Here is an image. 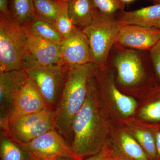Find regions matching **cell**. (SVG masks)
Segmentation results:
<instances>
[{
	"label": "cell",
	"mask_w": 160,
	"mask_h": 160,
	"mask_svg": "<svg viewBox=\"0 0 160 160\" xmlns=\"http://www.w3.org/2000/svg\"><path fill=\"white\" fill-rule=\"evenodd\" d=\"M94 78H90L86 101L72 124L71 148L80 160L97 154L108 144L109 128Z\"/></svg>",
	"instance_id": "1"
},
{
	"label": "cell",
	"mask_w": 160,
	"mask_h": 160,
	"mask_svg": "<svg viewBox=\"0 0 160 160\" xmlns=\"http://www.w3.org/2000/svg\"><path fill=\"white\" fill-rule=\"evenodd\" d=\"M96 66L93 63L69 66L60 92L54 111L55 129L71 146L73 120L86 101Z\"/></svg>",
	"instance_id": "2"
},
{
	"label": "cell",
	"mask_w": 160,
	"mask_h": 160,
	"mask_svg": "<svg viewBox=\"0 0 160 160\" xmlns=\"http://www.w3.org/2000/svg\"><path fill=\"white\" fill-rule=\"evenodd\" d=\"M30 55L25 29L11 15L0 13V72L22 70Z\"/></svg>",
	"instance_id": "3"
},
{
	"label": "cell",
	"mask_w": 160,
	"mask_h": 160,
	"mask_svg": "<svg viewBox=\"0 0 160 160\" xmlns=\"http://www.w3.org/2000/svg\"><path fill=\"white\" fill-rule=\"evenodd\" d=\"M69 66L66 64L43 66L30 55L26 59L23 70L34 83L49 110L54 112L60 92Z\"/></svg>",
	"instance_id": "4"
},
{
	"label": "cell",
	"mask_w": 160,
	"mask_h": 160,
	"mask_svg": "<svg viewBox=\"0 0 160 160\" xmlns=\"http://www.w3.org/2000/svg\"><path fill=\"white\" fill-rule=\"evenodd\" d=\"M54 112L48 109L25 115H11L0 123L1 131L19 143H27L55 129Z\"/></svg>",
	"instance_id": "5"
},
{
	"label": "cell",
	"mask_w": 160,
	"mask_h": 160,
	"mask_svg": "<svg viewBox=\"0 0 160 160\" xmlns=\"http://www.w3.org/2000/svg\"><path fill=\"white\" fill-rule=\"evenodd\" d=\"M121 26L114 17L104 15L96 9L91 24L82 30L88 39L94 64L98 67H103L106 63Z\"/></svg>",
	"instance_id": "6"
},
{
	"label": "cell",
	"mask_w": 160,
	"mask_h": 160,
	"mask_svg": "<svg viewBox=\"0 0 160 160\" xmlns=\"http://www.w3.org/2000/svg\"><path fill=\"white\" fill-rule=\"evenodd\" d=\"M18 143L36 159L55 160L61 157H69L80 160L72 151L71 146L55 129L47 132L29 142Z\"/></svg>",
	"instance_id": "7"
},
{
	"label": "cell",
	"mask_w": 160,
	"mask_h": 160,
	"mask_svg": "<svg viewBox=\"0 0 160 160\" xmlns=\"http://www.w3.org/2000/svg\"><path fill=\"white\" fill-rule=\"evenodd\" d=\"M29 78L23 69L0 72V123L12 114L18 93Z\"/></svg>",
	"instance_id": "8"
},
{
	"label": "cell",
	"mask_w": 160,
	"mask_h": 160,
	"mask_svg": "<svg viewBox=\"0 0 160 160\" xmlns=\"http://www.w3.org/2000/svg\"><path fill=\"white\" fill-rule=\"evenodd\" d=\"M160 40V28L121 25L116 43L140 50H149Z\"/></svg>",
	"instance_id": "9"
},
{
	"label": "cell",
	"mask_w": 160,
	"mask_h": 160,
	"mask_svg": "<svg viewBox=\"0 0 160 160\" xmlns=\"http://www.w3.org/2000/svg\"><path fill=\"white\" fill-rule=\"evenodd\" d=\"M63 63L68 66L94 62L88 39L82 30L76 29L61 44Z\"/></svg>",
	"instance_id": "10"
},
{
	"label": "cell",
	"mask_w": 160,
	"mask_h": 160,
	"mask_svg": "<svg viewBox=\"0 0 160 160\" xmlns=\"http://www.w3.org/2000/svg\"><path fill=\"white\" fill-rule=\"evenodd\" d=\"M118 82L123 86H135L142 80L143 63L140 56L133 50L120 51L114 60Z\"/></svg>",
	"instance_id": "11"
},
{
	"label": "cell",
	"mask_w": 160,
	"mask_h": 160,
	"mask_svg": "<svg viewBox=\"0 0 160 160\" xmlns=\"http://www.w3.org/2000/svg\"><path fill=\"white\" fill-rule=\"evenodd\" d=\"M24 29L28 37L29 53L38 63L43 66L64 64L61 44L40 38Z\"/></svg>",
	"instance_id": "12"
},
{
	"label": "cell",
	"mask_w": 160,
	"mask_h": 160,
	"mask_svg": "<svg viewBox=\"0 0 160 160\" xmlns=\"http://www.w3.org/2000/svg\"><path fill=\"white\" fill-rule=\"evenodd\" d=\"M46 109H48L42 94L34 83L28 79L18 93L11 115L31 114Z\"/></svg>",
	"instance_id": "13"
},
{
	"label": "cell",
	"mask_w": 160,
	"mask_h": 160,
	"mask_svg": "<svg viewBox=\"0 0 160 160\" xmlns=\"http://www.w3.org/2000/svg\"><path fill=\"white\" fill-rule=\"evenodd\" d=\"M113 156L121 160H150L133 136L127 132H120L111 146Z\"/></svg>",
	"instance_id": "14"
},
{
	"label": "cell",
	"mask_w": 160,
	"mask_h": 160,
	"mask_svg": "<svg viewBox=\"0 0 160 160\" xmlns=\"http://www.w3.org/2000/svg\"><path fill=\"white\" fill-rule=\"evenodd\" d=\"M121 25H132L160 28V4L118 12L117 18Z\"/></svg>",
	"instance_id": "15"
},
{
	"label": "cell",
	"mask_w": 160,
	"mask_h": 160,
	"mask_svg": "<svg viewBox=\"0 0 160 160\" xmlns=\"http://www.w3.org/2000/svg\"><path fill=\"white\" fill-rule=\"evenodd\" d=\"M68 3V11L72 24L82 30L92 22L96 7L92 0H72Z\"/></svg>",
	"instance_id": "16"
},
{
	"label": "cell",
	"mask_w": 160,
	"mask_h": 160,
	"mask_svg": "<svg viewBox=\"0 0 160 160\" xmlns=\"http://www.w3.org/2000/svg\"><path fill=\"white\" fill-rule=\"evenodd\" d=\"M23 27L38 37L58 44H61L64 39L52 24L39 17L36 14Z\"/></svg>",
	"instance_id": "17"
},
{
	"label": "cell",
	"mask_w": 160,
	"mask_h": 160,
	"mask_svg": "<svg viewBox=\"0 0 160 160\" xmlns=\"http://www.w3.org/2000/svg\"><path fill=\"white\" fill-rule=\"evenodd\" d=\"M1 160H31V156L6 132L1 131Z\"/></svg>",
	"instance_id": "18"
},
{
	"label": "cell",
	"mask_w": 160,
	"mask_h": 160,
	"mask_svg": "<svg viewBox=\"0 0 160 160\" xmlns=\"http://www.w3.org/2000/svg\"><path fill=\"white\" fill-rule=\"evenodd\" d=\"M108 92L117 109L124 117L130 116L134 113L137 103L134 98L123 94L118 89L113 81L108 83Z\"/></svg>",
	"instance_id": "19"
},
{
	"label": "cell",
	"mask_w": 160,
	"mask_h": 160,
	"mask_svg": "<svg viewBox=\"0 0 160 160\" xmlns=\"http://www.w3.org/2000/svg\"><path fill=\"white\" fill-rule=\"evenodd\" d=\"M9 11L12 18L22 27L36 16L33 0H11Z\"/></svg>",
	"instance_id": "20"
},
{
	"label": "cell",
	"mask_w": 160,
	"mask_h": 160,
	"mask_svg": "<svg viewBox=\"0 0 160 160\" xmlns=\"http://www.w3.org/2000/svg\"><path fill=\"white\" fill-rule=\"evenodd\" d=\"M53 25L64 38H69L74 32L77 28L69 17L68 3L60 2L57 16Z\"/></svg>",
	"instance_id": "21"
},
{
	"label": "cell",
	"mask_w": 160,
	"mask_h": 160,
	"mask_svg": "<svg viewBox=\"0 0 160 160\" xmlns=\"http://www.w3.org/2000/svg\"><path fill=\"white\" fill-rule=\"evenodd\" d=\"M36 14L53 25L59 8L60 2L56 0H33Z\"/></svg>",
	"instance_id": "22"
},
{
	"label": "cell",
	"mask_w": 160,
	"mask_h": 160,
	"mask_svg": "<svg viewBox=\"0 0 160 160\" xmlns=\"http://www.w3.org/2000/svg\"><path fill=\"white\" fill-rule=\"evenodd\" d=\"M133 136L139 143L150 160L157 158L155 138L151 132L146 130L137 129L133 132Z\"/></svg>",
	"instance_id": "23"
},
{
	"label": "cell",
	"mask_w": 160,
	"mask_h": 160,
	"mask_svg": "<svg viewBox=\"0 0 160 160\" xmlns=\"http://www.w3.org/2000/svg\"><path fill=\"white\" fill-rule=\"evenodd\" d=\"M95 7L100 13L114 17L117 12L124 10L125 4L121 0H92Z\"/></svg>",
	"instance_id": "24"
},
{
	"label": "cell",
	"mask_w": 160,
	"mask_h": 160,
	"mask_svg": "<svg viewBox=\"0 0 160 160\" xmlns=\"http://www.w3.org/2000/svg\"><path fill=\"white\" fill-rule=\"evenodd\" d=\"M139 116L143 120L160 121V100L150 103L140 110Z\"/></svg>",
	"instance_id": "25"
},
{
	"label": "cell",
	"mask_w": 160,
	"mask_h": 160,
	"mask_svg": "<svg viewBox=\"0 0 160 160\" xmlns=\"http://www.w3.org/2000/svg\"><path fill=\"white\" fill-rule=\"evenodd\" d=\"M150 58L155 71L160 79V40L150 49Z\"/></svg>",
	"instance_id": "26"
},
{
	"label": "cell",
	"mask_w": 160,
	"mask_h": 160,
	"mask_svg": "<svg viewBox=\"0 0 160 160\" xmlns=\"http://www.w3.org/2000/svg\"><path fill=\"white\" fill-rule=\"evenodd\" d=\"M114 158L111 149L107 144L102 150L97 154L82 160H113Z\"/></svg>",
	"instance_id": "27"
},
{
	"label": "cell",
	"mask_w": 160,
	"mask_h": 160,
	"mask_svg": "<svg viewBox=\"0 0 160 160\" xmlns=\"http://www.w3.org/2000/svg\"><path fill=\"white\" fill-rule=\"evenodd\" d=\"M0 11L1 13L6 16L11 15L9 7V0H0Z\"/></svg>",
	"instance_id": "28"
},
{
	"label": "cell",
	"mask_w": 160,
	"mask_h": 160,
	"mask_svg": "<svg viewBox=\"0 0 160 160\" xmlns=\"http://www.w3.org/2000/svg\"><path fill=\"white\" fill-rule=\"evenodd\" d=\"M155 141L158 157L160 159V131L157 133Z\"/></svg>",
	"instance_id": "29"
},
{
	"label": "cell",
	"mask_w": 160,
	"mask_h": 160,
	"mask_svg": "<svg viewBox=\"0 0 160 160\" xmlns=\"http://www.w3.org/2000/svg\"><path fill=\"white\" fill-rule=\"evenodd\" d=\"M55 160H76L73 158L69 157H61Z\"/></svg>",
	"instance_id": "30"
},
{
	"label": "cell",
	"mask_w": 160,
	"mask_h": 160,
	"mask_svg": "<svg viewBox=\"0 0 160 160\" xmlns=\"http://www.w3.org/2000/svg\"><path fill=\"white\" fill-rule=\"evenodd\" d=\"M121 1L123 2V3H130L134 2L136 0H121Z\"/></svg>",
	"instance_id": "31"
},
{
	"label": "cell",
	"mask_w": 160,
	"mask_h": 160,
	"mask_svg": "<svg viewBox=\"0 0 160 160\" xmlns=\"http://www.w3.org/2000/svg\"><path fill=\"white\" fill-rule=\"evenodd\" d=\"M58 1L61 3H68L72 0H58Z\"/></svg>",
	"instance_id": "32"
},
{
	"label": "cell",
	"mask_w": 160,
	"mask_h": 160,
	"mask_svg": "<svg viewBox=\"0 0 160 160\" xmlns=\"http://www.w3.org/2000/svg\"><path fill=\"white\" fill-rule=\"evenodd\" d=\"M31 160H39L33 158H32V157H31Z\"/></svg>",
	"instance_id": "33"
},
{
	"label": "cell",
	"mask_w": 160,
	"mask_h": 160,
	"mask_svg": "<svg viewBox=\"0 0 160 160\" xmlns=\"http://www.w3.org/2000/svg\"><path fill=\"white\" fill-rule=\"evenodd\" d=\"M113 160H119V159H118L116 158H114L113 159Z\"/></svg>",
	"instance_id": "34"
},
{
	"label": "cell",
	"mask_w": 160,
	"mask_h": 160,
	"mask_svg": "<svg viewBox=\"0 0 160 160\" xmlns=\"http://www.w3.org/2000/svg\"><path fill=\"white\" fill-rule=\"evenodd\" d=\"M156 1H157V2H158L160 4V0H156Z\"/></svg>",
	"instance_id": "35"
},
{
	"label": "cell",
	"mask_w": 160,
	"mask_h": 160,
	"mask_svg": "<svg viewBox=\"0 0 160 160\" xmlns=\"http://www.w3.org/2000/svg\"><path fill=\"white\" fill-rule=\"evenodd\" d=\"M56 1H58V0H56Z\"/></svg>",
	"instance_id": "36"
}]
</instances>
